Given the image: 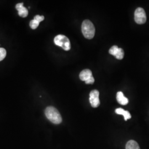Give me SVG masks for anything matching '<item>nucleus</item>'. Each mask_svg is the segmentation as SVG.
Instances as JSON below:
<instances>
[{
    "mask_svg": "<svg viewBox=\"0 0 149 149\" xmlns=\"http://www.w3.org/2000/svg\"><path fill=\"white\" fill-rule=\"evenodd\" d=\"M45 114L48 119L55 124H59L62 122V117L60 113L54 107H47L45 110Z\"/></svg>",
    "mask_w": 149,
    "mask_h": 149,
    "instance_id": "obj_1",
    "label": "nucleus"
},
{
    "mask_svg": "<svg viewBox=\"0 0 149 149\" xmlns=\"http://www.w3.org/2000/svg\"><path fill=\"white\" fill-rule=\"evenodd\" d=\"M54 42L55 45L61 47L66 51H68L71 49V44L69 38L64 35L59 34L56 36Z\"/></svg>",
    "mask_w": 149,
    "mask_h": 149,
    "instance_id": "obj_3",
    "label": "nucleus"
},
{
    "mask_svg": "<svg viewBox=\"0 0 149 149\" xmlns=\"http://www.w3.org/2000/svg\"><path fill=\"white\" fill-rule=\"evenodd\" d=\"M124 52L123 49L122 48H119L115 57L119 60H122L124 58Z\"/></svg>",
    "mask_w": 149,
    "mask_h": 149,
    "instance_id": "obj_11",
    "label": "nucleus"
},
{
    "mask_svg": "<svg viewBox=\"0 0 149 149\" xmlns=\"http://www.w3.org/2000/svg\"><path fill=\"white\" fill-rule=\"evenodd\" d=\"M16 10L18 11L19 16L23 18L26 17L28 15V11L27 8L24 7L23 3H19L16 6Z\"/></svg>",
    "mask_w": 149,
    "mask_h": 149,
    "instance_id": "obj_6",
    "label": "nucleus"
},
{
    "mask_svg": "<svg viewBox=\"0 0 149 149\" xmlns=\"http://www.w3.org/2000/svg\"><path fill=\"white\" fill-rule=\"evenodd\" d=\"M98 91L92 90L90 93V102L92 107L97 108L100 104Z\"/></svg>",
    "mask_w": 149,
    "mask_h": 149,
    "instance_id": "obj_5",
    "label": "nucleus"
},
{
    "mask_svg": "<svg viewBox=\"0 0 149 149\" xmlns=\"http://www.w3.org/2000/svg\"><path fill=\"white\" fill-rule=\"evenodd\" d=\"M95 82V79L93 77H92L90 79L87 80V81H86L85 83L86 84H93Z\"/></svg>",
    "mask_w": 149,
    "mask_h": 149,
    "instance_id": "obj_16",
    "label": "nucleus"
},
{
    "mask_svg": "<svg viewBox=\"0 0 149 149\" xmlns=\"http://www.w3.org/2000/svg\"><path fill=\"white\" fill-rule=\"evenodd\" d=\"M39 23H40L38 22L37 21H36L35 19H33L30 22V27L32 29H36L39 26Z\"/></svg>",
    "mask_w": 149,
    "mask_h": 149,
    "instance_id": "obj_13",
    "label": "nucleus"
},
{
    "mask_svg": "<svg viewBox=\"0 0 149 149\" xmlns=\"http://www.w3.org/2000/svg\"><path fill=\"white\" fill-rule=\"evenodd\" d=\"M135 21L139 24H144L146 21V15L144 9L141 7L138 8L134 13Z\"/></svg>",
    "mask_w": 149,
    "mask_h": 149,
    "instance_id": "obj_4",
    "label": "nucleus"
},
{
    "mask_svg": "<svg viewBox=\"0 0 149 149\" xmlns=\"http://www.w3.org/2000/svg\"><path fill=\"white\" fill-rule=\"evenodd\" d=\"M79 77H80L81 80L86 82L87 80L90 79L92 77H93V76H92V71H91L90 70L85 69L82 70L80 72Z\"/></svg>",
    "mask_w": 149,
    "mask_h": 149,
    "instance_id": "obj_7",
    "label": "nucleus"
},
{
    "mask_svg": "<svg viewBox=\"0 0 149 149\" xmlns=\"http://www.w3.org/2000/svg\"><path fill=\"white\" fill-rule=\"evenodd\" d=\"M6 54L7 53L5 49L0 48V61L5 58Z\"/></svg>",
    "mask_w": 149,
    "mask_h": 149,
    "instance_id": "obj_14",
    "label": "nucleus"
},
{
    "mask_svg": "<svg viewBox=\"0 0 149 149\" xmlns=\"http://www.w3.org/2000/svg\"><path fill=\"white\" fill-rule=\"evenodd\" d=\"M82 32L84 36L88 39H92L95 34V28L90 20H85L82 24Z\"/></svg>",
    "mask_w": 149,
    "mask_h": 149,
    "instance_id": "obj_2",
    "label": "nucleus"
},
{
    "mask_svg": "<svg viewBox=\"0 0 149 149\" xmlns=\"http://www.w3.org/2000/svg\"><path fill=\"white\" fill-rule=\"evenodd\" d=\"M34 19L37 21L38 22H40L43 21L44 19V17L43 16H39V15H37L35 16L34 18Z\"/></svg>",
    "mask_w": 149,
    "mask_h": 149,
    "instance_id": "obj_15",
    "label": "nucleus"
},
{
    "mask_svg": "<svg viewBox=\"0 0 149 149\" xmlns=\"http://www.w3.org/2000/svg\"><path fill=\"white\" fill-rule=\"evenodd\" d=\"M116 113L118 114H121L123 115L124 117L125 120H127L128 119H129L131 118V115L130 114V113L127 111H125L122 108H117L116 109Z\"/></svg>",
    "mask_w": 149,
    "mask_h": 149,
    "instance_id": "obj_9",
    "label": "nucleus"
},
{
    "mask_svg": "<svg viewBox=\"0 0 149 149\" xmlns=\"http://www.w3.org/2000/svg\"><path fill=\"white\" fill-rule=\"evenodd\" d=\"M126 149H140L138 143L134 140H130L126 144Z\"/></svg>",
    "mask_w": 149,
    "mask_h": 149,
    "instance_id": "obj_10",
    "label": "nucleus"
},
{
    "mask_svg": "<svg viewBox=\"0 0 149 149\" xmlns=\"http://www.w3.org/2000/svg\"><path fill=\"white\" fill-rule=\"evenodd\" d=\"M119 49V48L116 45H114L111 47V48L109 49V53L110 54H111L113 56H116V54L118 52V50Z\"/></svg>",
    "mask_w": 149,
    "mask_h": 149,
    "instance_id": "obj_12",
    "label": "nucleus"
},
{
    "mask_svg": "<svg viewBox=\"0 0 149 149\" xmlns=\"http://www.w3.org/2000/svg\"><path fill=\"white\" fill-rule=\"evenodd\" d=\"M117 100L118 102L122 105H126L129 102L128 98L124 96L122 92H118L117 94Z\"/></svg>",
    "mask_w": 149,
    "mask_h": 149,
    "instance_id": "obj_8",
    "label": "nucleus"
}]
</instances>
